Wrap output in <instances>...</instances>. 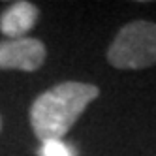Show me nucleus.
<instances>
[{"label":"nucleus","mask_w":156,"mask_h":156,"mask_svg":"<svg viewBox=\"0 0 156 156\" xmlns=\"http://www.w3.org/2000/svg\"><path fill=\"white\" fill-rule=\"evenodd\" d=\"M100 96L92 83L64 81L41 92L30 105V126L41 141H62L85 109Z\"/></svg>","instance_id":"1"},{"label":"nucleus","mask_w":156,"mask_h":156,"mask_svg":"<svg viewBox=\"0 0 156 156\" xmlns=\"http://www.w3.org/2000/svg\"><path fill=\"white\" fill-rule=\"evenodd\" d=\"M107 62L117 70H145L156 64V23L132 21L113 38Z\"/></svg>","instance_id":"2"},{"label":"nucleus","mask_w":156,"mask_h":156,"mask_svg":"<svg viewBox=\"0 0 156 156\" xmlns=\"http://www.w3.org/2000/svg\"><path fill=\"white\" fill-rule=\"evenodd\" d=\"M47 57V49L38 38H17L0 41V70L36 72Z\"/></svg>","instance_id":"3"},{"label":"nucleus","mask_w":156,"mask_h":156,"mask_svg":"<svg viewBox=\"0 0 156 156\" xmlns=\"http://www.w3.org/2000/svg\"><path fill=\"white\" fill-rule=\"evenodd\" d=\"M38 17L40 9L36 4L27 2V0L13 2L0 13V32L8 40L27 38V34L36 27Z\"/></svg>","instance_id":"4"},{"label":"nucleus","mask_w":156,"mask_h":156,"mask_svg":"<svg viewBox=\"0 0 156 156\" xmlns=\"http://www.w3.org/2000/svg\"><path fill=\"white\" fill-rule=\"evenodd\" d=\"M40 156H73V151L62 141H47L41 145Z\"/></svg>","instance_id":"5"},{"label":"nucleus","mask_w":156,"mask_h":156,"mask_svg":"<svg viewBox=\"0 0 156 156\" xmlns=\"http://www.w3.org/2000/svg\"><path fill=\"white\" fill-rule=\"evenodd\" d=\"M0 126H2V120H0Z\"/></svg>","instance_id":"6"}]
</instances>
